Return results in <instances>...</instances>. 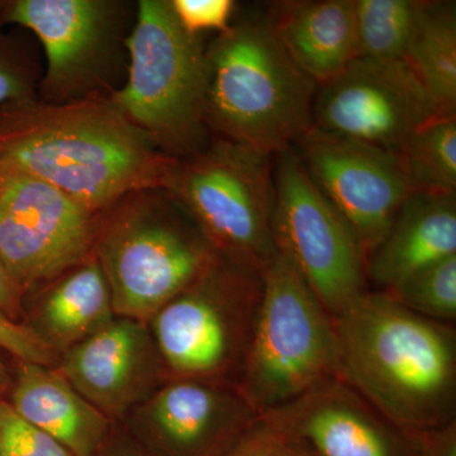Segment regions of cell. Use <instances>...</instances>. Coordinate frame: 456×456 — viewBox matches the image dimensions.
Here are the masks:
<instances>
[{"label": "cell", "mask_w": 456, "mask_h": 456, "mask_svg": "<svg viewBox=\"0 0 456 456\" xmlns=\"http://www.w3.org/2000/svg\"><path fill=\"white\" fill-rule=\"evenodd\" d=\"M170 4L183 28L194 36L227 31L236 7L232 0H170Z\"/></svg>", "instance_id": "4316f807"}, {"label": "cell", "mask_w": 456, "mask_h": 456, "mask_svg": "<svg viewBox=\"0 0 456 456\" xmlns=\"http://www.w3.org/2000/svg\"><path fill=\"white\" fill-rule=\"evenodd\" d=\"M297 145L312 180L370 253L412 193L398 156L312 127Z\"/></svg>", "instance_id": "5bb4252c"}, {"label": "cell", "mask_w": 456, "mask_h": 456, "mask_svg": "<svg viewBox=\"0 0 456 456\" xmlns=\"http://www.w3.org/2000/svg\"><path fill=\"white\" fill-rule=\"evenodd\" d=\"M37 73L13 38L0 33V110L37 101Z\"/></svg>", "instance_id": "d4e9b609"}, {"label": "cell", "mask_w": 456, "mask_h": 456, "mask_svg": "<svg viewBox=\"0 0 456 456\" xmlns=\"http://www.w3.org/2000/svg\"><path fill=\"white\" fill-rule=\"evenodd\" d=\"M456 255V200L411 193L387 235L367 255L368 283L389 292L416 273Z\"/></svg>", "instance_id": "e0dca14e"}, {"label": "cell", "mask_w": 456, "mask_h": 456, "mask_svg": "<svg viewBox=\"0 0 456 456\" xmlns=\"http://www.w3.org/2000/svg\"><path fill=\"white\" fill-rule=\"evenodd\" d=\"M404 61L444 113L456 110L454 3L422 2Z\"/></svg>", "instance_id": "44dd1931"}, {"label": "cell", "mask_w": 456, "mask_h": 456, "mask_svg": "<svg viewBox=\"0 0 456 456\" xmlns=\"http://www.w3.org/2000/svg\"><path fill=\"white\" fill-rule=\"evenodd\" d=\"M421 456H456V421L426 431H411Z\"/></svg>", "instance_id": "f1b7e54d"}, {"label": "cell", "mask_w": 456, "mask_h": 456, "mask_svg": "<svg viewBox=\"0 0 456 456\" xmlns=\"http://www.w3.org/2000/svg\"><path fill=\"white\" fill-rule=\"evenodd\" d=\"M334 320L338 377L407 431L456 421V332L368 290Z\"/></svg>", "instance_id": "7a4b0ae2"}, {"label": "cell", "mask_w": 456, "mask_h": 456, "mask_svg": "<svg viewBox=\"0 0 456 456\" xmlns=\"http://www.w3.org/2000/svg\"><path fill=\"white\" fill-rule=\"evenodd\" d=\"M338 371L334 320L293 261L278 250L263 272L259 316L237 388L261 417Z\"/></svg>", "instance_id": "8992f818"}, {"label": "cell", "mask_w": 456, "mask_h": 456, "mask_svg": "<svg viewBox=\"0 0 456 456\" xmlns=\"http://www.w3.org/2000/svg\"><path fill=\"white\" fill-rule=\"evenodd\" d=\"M272 158L216 137L176 161L164 187L221 256L261 274L278 253Z\"/></svg>", "instance_id": "ba28073f"}, {"label": "cell", "mask_w": 456, "mask_h": 456, "mask_svg": "<svg viewBox=\"0 0 456 456\" xmlns=\"http://www.w3.org/2000/svg\"><path fill=\"white\" fill-rule=\"evenodd\" d=\"M412 193H456V114L417 128L397 152Z\"/></svg>", "instance_id": "7402d4cb"}, {"label": "cell", "mask_w": 456, "mask_h": 456, "mask_svg": "<svg viewBox=\"0 0 456 456\" xmlns=\"http://www.w3.org/2000/svg\"><path fill=\"white\" fill-rule=\"evenodd\" d=\"M0 456H73L0 399Z\"/></svg>", "instance_id": "484cf974"}, {"label": "cell", "mask_w": 456, "mask_h": 456, "mask_svg": "<svg viewBox=\"0 0 456 456\" xmlns=\"http://www.w3.org/2000/svg\"><path fill=\"white\" fill-rule=\"evenodd\" d=\"M8 403L73 456H97L116 428L49 365L20 362Z\"/></svg>", "instance_id": "ac0fdd59"}, {"label": "cell", "mask_w": 456, "mask_h": 456, "mask_svg": "<svg viewBox=\"0 0 456 456\" xmlns=\"http://www.w3.org/2000/svg\"><path fill=\"white\" fill-rule=\"evenodd\" d=\"M383 293L413 314L452 325L456 320V255L432 264Z\"/></svg>", "instance_id": "cb8c5ba5"}, {"label": "cell", "mask_w": 456, "mask_h": 456, "mask_svg": "<svg viewBox=\"0 0 456 456\" xmlns=\"http://www.w3.org/2000/svg\"><path fill=\"white\" fill-rule=\"evenodd\" d=\"M127 9L118 0H7L0 23L29 29L46 56L38 102L64 104L112 94L126 50Z\"/></svg>", "instance_id": "9c48e42d"}, {"label": "cell", "mask_w": 456, "mask_h": 456, "mask_svg": "<svg viewBox=\"0 0 456 456\" xmlns=\"http://www.w3.org/2000/svg\"><path fill=\"white\" fill-rule=\"evenodd\" d=\"M176 161L110 97L0 110V175L40 180L99 215L128 194L164 189Z\"/></svg>", "instance_id": "6da1fadb"}, {"label": "cell", "mask_w": 456, "mask_h": 456, "mask_svg": "<svg viewBox=\"0 0 456 456\" xmlns=\"http://www.w3.org/2000/svg\"><path fill=\"white\" fill-rule=\"evenodd\" d=\"M116 317L110 285L90 256L45 284L25 323L57 356L95 334Z\"/></svg>", "instance_id": "ffe728a7"}, {"label": "cell", "mask_w": 456, "mask_h": 456, "mask_svg": "<svg viewBox=\"0 0 456 456\" xmlns=\"http://www.w3.org/2000/svg\"><path fill=\"white\" fill-rule=\"evenodd\" d=\"M279 439L263 419L224 456H274Z\"/></svg>", "instance_id": "f546056e"}, {"label": "cell", "mask_w": 456, "mask_h": 456, "mask_svg": "<svg viewBox=\"0 0 456 456\" xmlns=\"http://www.w3.org/2000/svg\"><path fill=\"white\" fill-rule=\"evenodd\" d=\"M5 3H7V0H0V14H2L3 9L5 7Z\"/></svg>", "instance_id": "e575fe53"}, {"label": "cell", "mask_w": 456, "mask_h": 456, "mask_svg": "<svg viewBox=\"0 0 456 456\" xmlns=\"http://www.w3.org/2000/svg\"><path fill=\"white\" fill-rule=\"evenodd\" d=\"M206 56V122L217 139L274 156L310 131L318 86L265 20L230 26Z\"/></svg>", "instance_id": "3957f363"}, {"label": "cell", "mask_w": 456, "mask_h": 456, "mask_svg": "<svg viewBox=\"0 0 456 456\" xmlns=\"http://www.w3.org/2000/svg\"><path fill=\"white\" fill-rule=\"evenodd\" d=\"M261 419L279 439L312 456H421L412 432L399 428L338 377Z\"/></svg>", "instance_id": "9a60e30c"}, {"label": "cell", "mask_w": 456, "mask_h": 456, "mask_svg": "<svg viewBox=\"0 0 456 456\" xmlns=\"http://www.w3.org/2000/svg\"><path fill=\"white\" fill-rule=\"evenodd\" d=\"M274 167L275 245L336 317L368 292L367 253L355 231L320 191L292 149Z\"/></svg>", "instance_id": "30bf717a"}, {"label": "cell", "mask_w": 456, "mask_h": 456, "mask_svg": "<svg viewBox=\"0 0 456 456\" xmlns=\"http://www.w3.org/2000/svg\"><path fill=\"white\" fill-rule=\"evenodd\" d=\"M7 370H5L4 365H3L2 362H0V393L4 391L5 386H7Z\"/></svg>", "instance_id": "836d02e7"}, {"label": "cell", "mask_w": 456, "mask_h": 456, "mask_svg": "<svg viewBox=\"0 0 456 456\" xmlns=\"http://www.w3.org/2000/svg\"><path fill=\"white\" fill-rule=\"evenodd\" d=\"M25 293L0 260V314L17 321L22 312Z\"/></svg>", "instance_id": "4dcf8cb0"}, {"label": "cell", "mask_w": 456, "mask_h": 456, "mask_svg": "<svg viewBox=\"0 0 456 456\" xmlns=\"http://www.w3.org/2000/svg\"><path fill=\"white\" fill-rule=\"evenodd\" d=\"M126 37L127 80L110 102L156 149L184 160L211 142L206 122L207 56L170 0H141Z\"/></svg>", "instance_id": "5b68a950"}, {"label": "cell", "mask_w": 456, "mask_h": 456, "mask_svg": "<svg viewBox=\"0 0 456 456\" xmlns=\"http://www.w3.org/2000/svg\"><path fill=\"white\" fill-rule=\"evenodd\" d=\"M358 57L401 61L406 57L422 2L354 0Z\"/></svg>", "instance_id": "603a6c76"}, {"label": "cell", "mask_w": 456, "mask_h": 456, "mask_svg": "<svg viewBox=\"0 0 456 456\" xmlns=\"http://www.w3.org/2000/svg\"><path fill=\"white\" fill-rule=\"evenodd\" d=\"M263 274L218 255L206 272L150 318L167 378L237 386L253 342Z\"/></svg>", "instance_id": "52a82bcc"}, {"label": "cell", "mask_w": 456, "mask_h": 456, "mask_svg": "<svg viewBox=\"0 0 456 456\" xmlns=\"http://www.w3.org/2000/svg\"><path fill=\"white\" fill-rule=\"evenodd\" d=\"M101 218L40 180L0 175V260L25 292L88 260Z\"/></svg>", "instance_id": "7c38bea8"}, {"label": "cell", "mask_w": 456, "mask_h": 456, "mask_svg": "<svg viewBox=\"0 0 456 456\" xmlns=\"http://www.w3.org/2000/svg\"><path fill=\"white\" fill-rule=\"evenodd\" d=\"M259 419L233 384L167 378L123 422L151 456H224Z\"/></svg>", "instance_id": "4fadbf2b"}, {"label": "cell", "mask_w": 456, "mask_h": 456, "mask_svg": "<svg viewBox=\"0 0 456 456\" xmlns=\"http://www.w3.org/2000/svg\"><path fill=\"white\" fill-rule=\"evenodd\" d=\"M97 456H151L132 437L130 432L114 428Z\"/></svg>", "instance_id": "1f68e13d"}, {"label": "cell", "mask_w": 456, "mask_h": 456, "mask_svg": "<svg viewBox=\"0 0 456 456\" xmlns=\"http://www.w3.org/2000/svg\"><path fill=\"white\" fill-rule=\"evenodd\" d=\"M279 439V437H278ZM274 456H312L310 452L293 445V444L285 443V441L279 439L277 450H275Z\"/></svg>", "instance_id": "d6a6232c"}, {"label": "cell", "mask_w": 456, "mask_h": 456, "mask_svg": "<svg viewBox=\"0 0 456 456\" xmlns=\"http://www.w3.org/2000/svg\"><path fill=\"white\" fill-rule=\"evenodd\" d=\"M218 255L164 189L128 194L104 212L93 250L116 316L142 322L196 281Z\"/></svg>", "instance_id": "277c9868"}, {"label": "cell", "mask_w": 456, "mask_h": 456, "mask_svg": "<svg viewBox=\"0 0 456 456\" xmlns=\"http://www.w3.org/2000/svg\"><path fill=\"white\" fill-rule=\"evenodd\" d=\"M265 22L294 64L318 86L358 59L354 0L277 3Z\"/></svg>", "instance_id": "d6986e66"}, {"label": "cell", "mask_w": 456, "mask_h": 456, "mask_svg": "<svg viewBox=\"0 0 456 456\" xmlns=\"http://www.w3.org/2000/svg\"><path fill=\"white\" fill-rule=\"evenodd\" d=\"M0 347L23 362L56 367L59 362V356L41 342L25 323L11 320L3 314H0Z\"/></svg>", "instance_id": "83f0119b"}, {"label": "cell", "mask_w": 456, "mask_h": 456, "mask_svg": "<svg viewBox=\"0 0 456 456\" xmlns=\"http://www.w3.org/2000/svg\"><path fill=\"white\" fill-rule=\"evenodd\" d=\"M443 112L404 60L358 59L318 86L312 128L397 155L404 141Z\"/></svg>", "instance_id": "8fae6325"}, {"label": "cell", "mask_w": 456, "mask_h": 456, "mask_svg": "<svg viewBox=\"0 0 456 456\" xmlns=\"http://www.w3.org/2000/svg\"><path fill=\"white\" fill-rule=\"evenodd\" d=\"M56 368L114 424L167 378L147 322L121 316L60 355Z\"/></svg>", "instance_id": "2e32d148"}]
</instances>
